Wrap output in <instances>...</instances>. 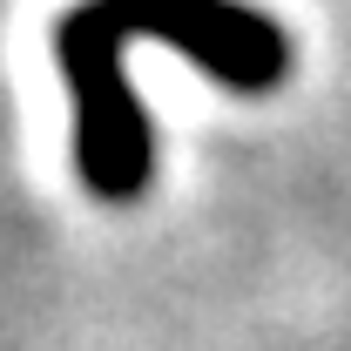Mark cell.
<instances>
[{
	"label": "cell",
	"mask_w": 351,
	"mask_h": 351,
	"mask_svg": "<svg viewBox=\"0 0 351 351\" xmlns=\"http://www.w3.org/2000/svg\"><path fill=\"white\" fill-rule=\"evenodd\" d=\"M129 27L108 0H82L54 27V61L75 115V176L101 203H135L156 182V122L129 82Z\"/></svg>",
	"instance_id": "1"
},
{
	"label": "cell",
	"mask_w": 351,
	"mask_h": 351,
	"mask_svg": "<svg viewBox=\"0 0 351 351\" xmlns=\"http://www.w3.org/2000/svg\"><path fill=\"white\" fill-rule=\"evenodd\" d=\"M135 41H162L237 95H270L291 75V34L250 0H108Z\"/></svg>",
	"instance_id": "2"
}]
</instances>
